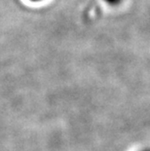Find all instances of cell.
Masks as SVG:
<instances>
[{
  "instance_id": "1",
  "label": "cell",
  "mask_w": 150,
  "mask_h": 151,
  "mask_svg": "<svg viewBox=\"0 0 150 151\" xmlns=\"http://www.w3.org/2000/svg\"><path fill=\"white\" fill-rule=\"evenodd\" d=\"M107 1H108V2H113V1L115 2V1H117V0H107Z\"/></svg>"
}]
</instances>
